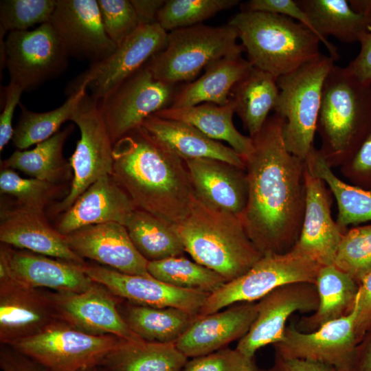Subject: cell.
Wrapping results in <instances>:
<instances>
[{"mask_svg":"<svg viewBox=\"0 0 371 371\" xmlns=\"http://www.w3.org/2000/svg\"><path fill=\"white\" fill-rule=\"evenodd\" d=\"M278 96L277 78L254 67L234 87L230 98L250 137L261 131L269 112L274 110Z\"/></svg>","mask_w":371,"mask_h":371,"instance_id":"836d02e7","label":"cell"},{"mask_svg":"<svg viewBox=\"0 0 371 371\" xmlns=\"http://www.w3.org/2000/svg\"><path fill=\"white\" fill-rule=\"evenodd\" d=\"M359 43L358 55L344 68L361 83L371 85V29Z\"/></svg>","mask_w":371,"mask_h":371,"instance_id":"c3c4849f","label":"cell"},{"mask_svg":"<svg viewBox=\"0 0 371 371\" xmlns=\"http://www.w3.org/2000/svg\"><path fill=\"white\" fill-rule=\"evenodd\" d=\"M253 66L242 54L223 57L209 65L204 74L177 92L170 106L186 108L203 103L224 105L234 87Z\"/></svg>","mask_w":371,"mask_h":371,"instance_id":"f1b7e54d","label":"cell"},{"mask_svg":"<svg viewBox=\"0 0 371 371\" xmlns=\"http://www.w3.org/2000/svg\"><path fill=\"white\" fill-rule=\"evenodd\" d=\"M269 371H335L330 366L301 359L286 358L275 353L274 363Z\"/></svg>","mask_w":371,"mask_h":371,"instance_id":"f907efd6","label":"cell"},{"mask_svg":"<svg viewBox=\"0 0 371 371\" xmlns=\"http://www.w3.org/2000/svg\"><path fill=\"white\" fill-rule=\"evenodd\" d=\"M175 227L193 260L227 282L246 273L262 256L247 236L241 217L196 196L189 214Z\"/></svg>","mask_w":371,"mask_h":371,"instance_id":"3957f363","label":"cell"},{"mask_svg":"<svg viewBox=\"0 0 371 371\" xmlns=\"http://www.w3.org/2000/svg\"><path fill=\"white\" fill-rule=\"evenodd\" d=\"M57 319L96 335H111L128 341H142L128 327L119 310L122 299L94 282L79 293L52 291Z\"/></svg>","mask_w":371,"mask_h":371,"instance_id":"e0dca14e","label":"cell"},{"mask_svg":"<svg viewBox=\"0 0 371 371\" xmlns=\"http://www.w3.org/2000/svg\"><path fill=\"white\" fill-rule=\"evenodd\" d=\"M238 0H167L159 10L157 23L167 32L201 24L216 13L230 9Z\"/></svg>","mask_w":371,"mask_h":371,"instance_id":"60d3db41","label":"cell"},{"mask_svg":"<svg viewBox=\"0 0 371 371\" xmlns=\"http://www.w3.org/2000/svg\"><path fill=\"white\" fill-rule=\"evenodd\" d=\"M0 192L13 196L14 201L22 206L43 210L68 194L65 185L25 179L10 168L1 170Z\"/></svg>","mask_w":371,"mask_h":371,"instance_id":"ab89813d","label":"cell"},{"mask_svg":"<svg viewBox=\"0 0 371 371\" xmlns=\"http://www.w3.org/2000/svg\"><path fill=\"white\" fill-rule=\"evenodd\" d=\"M23 89L16 83L10 81L5 89V100L0 115V151L2 152L8 143L12 140L14 133L12 119L14 111L20 104Z\"/></svg>","mask_w":371,"mask_h":371,"instance_id":"7dc6e473","label":"cell"},{"mask_svg":"<svg viewBox=\"0 0 371 371\" xmlns=\"http://www.w3.org/2000/svg\"><path fill=\"white\" fill-rule=\"evenodd\" d=\"M125 227L134 246L148 262L186 252L175 225L144 210L136 208Z\"/></svg>","mask_w":371,"mask_h":371,"instance_id":"8d00e7d4","label":"cell"},{"mask_svg":"<svg viewBox=\"0 0 371 371\" xmlns=\"http://www.w3.org/2000/svg\"><path fill=\"white\" fill-rule=\"evenodd\" d=\"M74 126L69 124L28 150H16L1 164V168L18 170L41 181L66 185L73 180L69 159L64 157L65 143Z\"/></svg>","mask_w":371,"mask_h":371,"instance_id":"1f68e13d","label":"cell"},{"mask_svg":"<svg viewBox=\"0 0 371 371\" xmlns=\"http://www.w3.org/2000/svg\"><path fill=\"white\" fill-rule=\"evenodd\" d=\"M255 371H269V370H264L257 368Z\"/></svg>","mask_w":371,"mask_h":371,"instance_id":"9f6ffc18","label":"cell"},{"mask_svg":"<svg viewBox=\"0 0 371 371\" xmlns=\"http://www.w3.org/2000/svg\"><path fill=\"white\" fill-rule=\"evenodd\" d=\"M70 249L82 259L120 272L150 276L148 261L137 250L125 225L115 223L91 225L65 236Z\"/></svg>","mask_w":371,"mask_h":371,"instance_id":"603a6c76","label":"cell"},{"mask_svg":"<svg viewBox=\"0 0 371 371\" xmlns=\"http://www.w3.org/2000/svg\"><path fill=\"white\" fill-rule=\"evenodd\" d=\"M188 361L175 343L122 339L98 366L107 371H182Z\"/></svg>","mask_w":371,"mask_h":371,"instance_id":"d6a6232c","label":"cell"},{"mask_svg":"<svg viewBox=\"0 0 371 371\" xmlns=\"http://www.w3.org/2000/svg\"><path fill=\"white\" fill-rule=\"evenodd\" d=\"M81 371H99L98 366L91 367Z\"/></svg>","mask_w":371,"mask_h":371,"instance_id":"11a10c76","label":"cell"},{"mask_svg":"<svg viewBox=\"0 0 371 371\" xmlns=\"http://www.w3.org/2000/svg\"><path fill=\"white\" fill-rule=\"evenodd\" d=\"M122 339L96 335L57 319L38 333L8 345L47 371H81L98 366Z\"/></svg>","mask_w":371,"mask_h":371,"instance_id":"9c48e42d","label":"cell"},{"mask_svg":"<svg viewBox=\"0 0 371 371\" xmlns=\"http://www.w3.org/2000/svg\"><path fill=\"white\" fill-rule=\"evenodd\" d=\"M228 23L236 30L251 65L276 78L321 54L318 36L286 16L241 11Z\"/></svg>","mask_w":371,"mask_h":371,"instance_id":"5b68a950","label":"cell"},{"mask_svg":"<svg viewBox=\"0 0 371 371\" xmlns=\"http://www.w3.org/2000/svg\"><path fill=\"white\" fill-rule=\"evenodd\" d=\"M69 57L49 22L33 30L11 32L1 41V68L6 66L10 80L24 91L58 77L66 69Z\"/></svg>","mask_w":371,"mask_h":371,"instance_id":"8fae6325","label":"cell"},{"mask_svg":"<svg viewBox=\"0 0 371 371\" xmlns=\"http://www.w3.org/2000/svg\"><path fill=\"white\" fill-rule=\"evenodd\" d=\"M103 27L108 37L120 46L140 25L130 0H97Z\"/></svg>","mask_w":371,"mask_h":371,"instance_id":"ee69618b","label":"cell"},{"mask_svg":"<svg viewBox=\"0 0 371 371\" xmlns=\"http://www.w3.org/2000/svg\"><path fill=\"white\" fill-rule=\"evenodd\" d=\"M295 1L308 14L321 42L335 61L339 56L327 36L344 43H359L371 29V17L355 10L347 0Z\"/></svg>","mask_w":371,"mask_h":371,"instance_id":"83f0119b","label":"cell"},{"mask_svg":"<svg viewBox=\"0 0 371 371\" xmlns=\"http://www.w3.org/2000/svg\"><path fill=\"white\" fill-rule=\"evenodd\" d=\"M333 265L361 284L371 271V225L353 227L344 233Z\"/></svg>","mask_w":371,"mask_h":371,"instance_id":"b9f144b4","label":"cell"},{"mask_svg":"<svg viewBox=\"0 0 371 371\" xmlns=\"http://www.w3.org/2000/svg\"><path fill=\"white\" fill-rule=\"evenodd\" d=\"M138 17L140 25L157 23V16L164 5V0H130Z\"/></svg>","mask_w":371,"mask_h":371,"instance_id":"816d5d0a","label":"cell"},{"mask_svg":"<svg viewBox=\"0 0 371 371\" xmlns=\"http://www.w3.org/2000/svg\"><path fill=\"white\" fill-rule=\"evenodd\" d=\"M257 313V302H243L206 315H197L175 345L188 359L217 351L246 335Z\"/></svg>","mask_w":371,"mask_h":371,"instance_id":"cb8c5ba5","label":"cell"},{"mask_svg":"<svg viewBox=\"0 0 371 371\" xmlns=\"http://www.w3.org/2000/svg\"><path fill=\"white\" fill-rule=\"evenodd\" d=\"M71 121L80 130L74 153L69 161L73 180L67 195L51 206L50 213L63 214L77 199L100 177L111 175L113 164V144L102 115L99 102L87 91Z\"/></svg>","mask_w":371,"mask_h":371,"instance_id":"30bf717a","label":"cell"},{"mask_svg":"<svg viewBox=\"0 0 371 371\" xmlns=\"http://www.w3.org/2000/svg\"><path fill=\"white\" fill-rule=\"evenodd\" d=\"M283 120L269 116L245 158L248 199L241 216L260 254H284L297 241L304 219L306 162L286 149Z\"/></svg>","mask_w":371,"mask_h":371,"instance_id":"6da1fadb","label":"cell"},{"mask_svg":"<svg viewBox=\"0 0 371 371\" xmlns=\"http://www.w3.org/2000/svg\"><path fill=\"white\" fill-rule=\"evenodd\" d=\"M118 310L131 330L144 341L175 343L197 315L174 307H153L122 300Z\"/></svg>","mask_w":371,"mask_h":371,"instance_id":"e575fe53","label":"cell"},{"mask_svg":"<svg viewBox=\"0 0 371 371\" xmlns=\"http://www.w3.org/2000/svg\"><path fill=\"white\" fill-rule=\"evenodd\" d=\"M0 241L79 265L87 264L70 249L65 236L49 223L45 210L24 207L14 201L1 203Z\"/></svg>","mask_w":371,"mask_h":371,"instance_id":"ffe728a7","label":"cell"},{"mask_svg":"<svg viewBox=\"0 0 371 371\" xmlns=\"http://www.w3.org/2000/svg\"><path fill=\"white\" fill-rule=\"evenodd\" d=\"M87 91L81 87L69 95L67 100L58 108L46 112H34L19 104L21 115L14 128L12 144L24 150L52 137L60 131L63 123L70 120L79 102Z\"/></svg>","mask_w":371,"mask_h":371,"instance_id":"74e56055","label":"cell"},{"mask_svg":"<svg viewBox=\"0 0 371 371\" xmlns=\"http://www.w3.org/2000/svg\"><path fill=\"white\" fill-rule=\"evenodd\" d=\"M175 94L174 85L155 78L146 65L142 67L99 102L112 143L141 127L149 116L167 108Z\"/></svg>","mask_w":371,"mask_h":371,"instance_id":"4fadbf2b","label":"cell"},{"mask_svg":"<svg viewBox=\"0 0 371 371\" xmlns=\"http://www.w3.org/2000/svg\"><path fill=\"white\" fill-rule=\"evenodd\" d=\"M254 358L227 347L188 359L182 371H255Z\"/></svg>","mask_w":371,"mask_h":371,"instance_id":"f6af8a7d","label":"cell"},{"mask_svg":"<svg viewBox=\"0 0 371 371\" xmlns=\"http://www.w3.org/2000/svg\"><path fill=\"white\" fill-rule=\"evenodd\" d=\"M149 274L175 287L211 294L227 281L213 270L183 256L148 262Z\"/></svg>","mask_w":371,"mask_h":371,"instance_id":"f35d334b","label":"cell"},{"mask_svg":"<svg viewBox=\"0 0 371 371\" xmlns=\"http://www.w3.org/2000/svg\"><path fill=\"white\" fill-rule=\"evenodd\" d=\"M82 269L93 282L104 285L120 298L139 305L174 307L198 315L210 295L175 287L151 276L124 273L100 265L87 262Z\"/></svg>","mask_w":371,"mask_h":371,"instance_id":"d6986e66","label":"cell"},{"mask_svg":"<svg viewBox=\"0 0 371 371\" xmlns=\"http://www.w3.org/2000/svg\"><path fill=\"white\" fill-rule=\"evenodd\" d=\"M236 30L227 23L218 27L198 24L168 32L164 50L146 65L157 80L175 85L192 80L211 63L227 56L242 54Z\"/></svg>","mask_w":371,"mask_h":371,"instance_id":"52a82bcc","label":"cell"},{"mask_svg":"<svg viewBox=\"0 0 371 371\" xmlns=\"http://www.w3.org/2000/svg\"><path fill=\"white\" fill-rule=\"evenodd\" d=\"M232 100L224 105L203 103L186 108H165L155 115L192 125L208 137L226 142L245 159L253 150V139L240 133L233 123Z\"/></svg>","mask_w":371,"mask_h":371,"instance_id":"f546056e","label":"cell"},{"mask_svg":"<svg viewBox=\"0 0 371 371\" xmlns=\"http://www.w3.org/2000/svg\"><path fill=\"white\" fill-rule=\"evenodd\" d=\"M308 170L325 182L335 198L336 223L344 230L350 225L371 221V191L345 183L326 163L319 149L313 146L305 159Z\"/></svg>","mask_w":371,"mask_h":371,"instance_id":"d590c367","label":"cell"},{"mask_svg":"<svg viewBox=\"0 0 371 371\" xmlns=\"http://www.w3.org/2000/svg\"><path fill=\"white\" fill-rule=\"evenodd\" d=\"M315 286L318 307L312 315L299 321L296 327L302 332H313L328 322L350 314L357 303L360 288L354 279L333 265L320 268Z\"/></svg>","mask_w":371,"mask_h":371,"instance_id":"4dcf8cb0","label":"cell"},{"mask_svg":"<svg viewBox=\"0 0 371 371\" xmlns=\"http://www.w3.org/2000/svg\"><path fill=\"white\" fill-rule=\"evenodd\" d=\"M0 368L2 371H47L31 358L3 344L0 347Z\"/></svg>","mask_w":371,"mask_h":371,"instance_id":"681fc988","label":"cell"},{"mask_svg":"<svg viewBox=\"0 0 371 371\" xmlns=\"http://www.w3.org/2000/svg\"><path fill=\"white\" fill-rule=\"evenodd\" d=\"M316 132L331 168L348 161L371 133V85L334 65L323 85Z\"/></svg>","mask_w":371,"mask_h":371,"instance_id":"277c9868","label":"cell"},{"mask_svg":"<svg viewBox=\"0 0 371 371\" xmlns=\"http://www.w3.org/2000/svg\"><path fill=\"white\" fill-rule=\"evenodd\" d=\"M306 201L299 238L293 249L319 265H333L344 233L331 215L332 193L321 179L305 170Z\"/></svg>","mask_w":371,"mask_h":371,"instance_id":"7402d4cb","label":"cell"},{"mask_svg":"<svg viewBox=\"0 0 371 371\" xmlns=\"http://www.w3.org/2000/svg\"><path fill=\"white\" fill-rule=\"evenodd\" d=\"M318 304L315 284L294 282L275 289L257 302L256 318L236 348L247 357L254 358L261 348L282 341L286 322L292 314L314 312Z\"/></svg>","mask_w":371,"mask_h":371,"instance_id":"9a60e30c","label":"cell"},{"mask_svg":"<svg viewBox=\"0 0 371 371\" xmlns=\"http://www.w3.org/2000/svg\"><path fill=\"white\" fill-rule=\"evenodd\" d=\"M52 291L0 280V343L32 336L57 320Z\"/></svg>","mask_w":371,"mask_h":371,"instance_id":"44dd1931","label":"cell"},{"mask_svg":"<svg viewBox=\"0 0 371 371\" xmlns=\"http://www.w3.org/2000/svg\"><path fill=\"white\" fill-rule=\"evenodd\" d=\"M56 0H1L0 38L6 32L25 31L35 24L49 23Z\"/></svg>","mask_w":371,"mask_h":371,"instance_id":"7bdbcfd3","label":"cell"},{"mask_svg":"<svg viewBox=\"0 0 371 371\" xmlns=\"http://www.w3.org/2000/svg\"><path fill=\"white\" fill-rule=\"evenodd\" d=\"M141 128L155 142L183 160L215 159L245 169L244 158L231 147L212 139L191 124L155 114Z\"/></svg>","mask_w":371,"mask_h":371,"instance_id":"4316f807","label":"cell"},{"mask_svg":"<svg viewBox=\"0 0 371 371\" xmlns=\"http://www.w3.org/2000/svg\"><path fill=\"white\" fill-rule=\"evenodd\" d=\"M350 371H371V333L357 345Z\"/></svg>","mask_w":371,"mask_h":371,"instance_id":"f5cc1de1","label":"cell"},{"mask_svg":"<svg viewBox=\"0 0 371 371\" xmlns=\"http://www.w3.org/2000/svg\"><path fill=\"white\" fill-rule=\"evenodd\" d=\"M321 267L293 248L284 254L264 255L246 273L210 294L198 315L211 314L238 303L258 301L284 284H315Z\"/></svg>","mask_w":371,"mask_h":371,"instance_id":"ba28073f","label":"cell"},{"mask_svg":"<svg viewBox=\"0 0 371 371\" xmlns=\"http://www.w3.org/2000/svg\"><path fill=\"white\" fill-rule=\"evenodd\" d=\"M49 23L69 57L94 64L117 47L104 31L97 0H56Z\"/></svg>","mask_w":371,"mask_h":371,"instance_id":"ac0fdd59","label":"cell"},{"mask_svg":"<svg viewBox=\"0 0 371 371\" xmlns=\"http://www.w3.org/2000/svg\"><path fill=\"white\" fill-rule=\"evenodd\" d=\"M99 371H107L105 369L98 366Z\"/></svg>","mask_w":371,"mask_h":371,"instance_id":"6f0895ef","label":"cell"},{"mask_svg":"<svg viewBox=\"0 0 371 371\" xmlns=\"http://www.w3.org/2000/svg\"><path fill=\"white\" fill-rule=\"evenodd\" d=\"M359 295L352 311L328 322L317 330L305 333L293 323L284 337L273 345L275 353L286 358L310 360L332 366L335 371H350L359 340L357 334Z\"/></svg>","mask_w":371,"mask_h":371,"instance_id":"5bb4252c","label":"cell"},{"mask_svg":"<svg viewBox=\"0 0 371 371\" xmlns=\"http://www.w3.org/2000/svg\"><path fill=\"white\" fill-rule=\"evenodd\" d=\"M184 161L196 198L212 207L242 216L248 199L246 169L215 159Z\"/></svg>","mask_w":371,"mask_h":371,"instance_id":"d4e9b609","label":"cell"},{"mask_svg":"<svg viewBox=\"0 0 371 371\" xmlns=\"http://www.w3.org/2000/svg\"><path fill=\"white\" fill-rule=\"evenodd\" d=\"M167 43L168 32L158 23L140 25L110 56L91 64L78 76L69 87L68 94L85 87L94 100L102 101L164 50Z\"/></svg>","mask_w":371,"mask_h":371,"instance_id":"7c38bea8","label":"cell"},{"mask_svg":"<svg viewBox=\"0 0 371 371\" xmlns=\"http://www.w3.org/2000/svg\"><path fill=\"white\" fill-rule=\"evenodd\" d=\"M5 279L60 293L82 292L93 283L82 265L1 243L0 280Z\"/></svg>","mask_w":371,"mask_h":371,"instance_id":"2e32d148","label":"cell"},{"mask_svg":"<svg viewBox=\"0 0 371 371\" xmlns=\"http://www.w3.org/2000/svg\"><path fill=\"white\" fill-rule=\"evenodd\" d=\"M111 176L137 209L172 224L189 214L194 197L184 160L138 128L113 144Z\"/></svg>","mask_w":371,"mask_h":371,"instance_id":"7a4b0ae2","label":"cell"},{"mask_svg":"<svg viewBox=\"0 0 371 371\" xmlns=\"http://www.w3.org/2000/svg\"><path fill=\"white\" fill-rule=\"evenodd\" d=\"M334 63L321 54L277 78L279 96L274 111L283 120L284 143L289 152L303 160L314 146L323 85Z\"/></svg>","mask_w":371,"mask_h":371,"instance_id":"8992f818","label":"cell"},{"mask_svg":"<svg viewBox=\"0 0 371 371\" xmlns=\"http://www.w3.org/2000/svg\"><path fill=\"white\" fill-rule=\"evenodd\" d=\"M348 2L355 10L371 17V0H348Z\"/></svg>","mask_w":371,"mask_h":371,"instance_id":"db71d44e","label":"cell"},{"mask_svg":"<svg viewBox=\"0 0 371 371\" xmlns=\"http://www.w3.org/2000/svg\"><path fill=\"white\" fill-rule=\"evenodd\" d=\"M340 172L352 185L371 191V133L356 153L340 166Z\"/></svg>","mask_w":371,"mask_h":371,"instance_id":"bcb514c9","label":"cell"},{"mask_svg":"<svg viewBox=\"0 0 371 371\" xmlns=\"http://www.w3.org/2000/svg\"><path fill=\"white\" fill-rule=\"evenodd\" d=\"M135 209L126 192L108 175L91 184L61 214L55 227L67 236L91 225L115 222L125 225Z\"/></svg>","mask_w":371,"mask_h":371,"instance_id":"484cf974","label":"cell"}]
</instances>
